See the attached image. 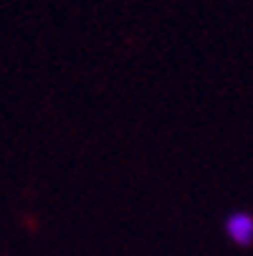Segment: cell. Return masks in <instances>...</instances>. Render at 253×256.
I'll use <instances>...</instances> for the list:
<instances>
[{
  "mask_svg": "<svg viewBox=\"0 0 253 256\" xmlns=\"http://www.w3.org/2000/svg\"><path fill=\"white\" fill-rule=\"evenodd\" d=\"M226 236L236 244V246H253V216L248 210H233L226 216V224H223Z\"/></svg>",
  "mask_w": 253,
  "mask_h": 256,
  "instance_id": "obj_1",
  "label": "cell"
}]
</instances>
